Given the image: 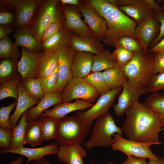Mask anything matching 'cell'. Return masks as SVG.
<instances>
[{
  "mask_svg": "<svg viewBox=\"0 0 164 164\" xmlns=\"http://www.w3.org/2000/svg\"><path fill=\"white\" fill-rule=\"evenodd\" d=\"M19 97L16 108L13 113L9 116L12 127L15 126L20 117L27 110L40 101L31 97L23 87L22 82L19 84Z\"/></svg>",
  "mask_w": 164,
  "mask_h": 164,
  "instance_id": "cell-22",
  "label": "cell"
},
{
  "mask_svg": "<svg viewBox=\"0 0 164 164\" xmlns=\"http://www.w3.org/2000/svg\"><path fill=\"white\" fill-rule=\"evenodd\" d=\"M122 87L118 102L113 106L114 114L118 117H121L135 102L138 101L141 95L149 93L148 88L136 86L128 81L122 85Z\"/></svg>",
  "mask_w": 164,
  "mask_h": 164,
  "instance_id": "cell-9",
  "label": "cell"
},
{
  "mask_svg": "<svg viewBox=\"0 0 164 164\" xmlns=\"http://www.w3.org/2000/svg\"><path fill=\"white\" fill-rule=\"evenodd\" d=\"M60 22L52 23L46 28L43 32L41 39L43 42L51 38L57 33L62 27Z\"/></svg>",
  "mask_w": 164,
  "mask_h": 164,
  "instance_id": "cell-46",
  "label": "cell"
},
{
  "mask_svg": "<svg viewBox=\"0 0 164 164\" xmlns=\"http://www.w3.org/2000/svg\"><path fill=\"white\" fill-rule=\"evenodd\" d=\"M154 53L143 51L135 52L129 62L120 67L130 83L148 88L152 76Z\"/></svg>",
  "mask_w": 164,
  "mask_h": 164,
  "instance_id": "cell-3",
  "label": "cell"
},
{
  "mask_svg": "<svg viewBox=\"0 0 164 164\" xmlns=\"http://www.w3.org/2000/svg\"><path fill=\"white\" fill-rule=\"evenodd\" d=\"M49 76L38 78L45 94L56 93V85L58 80V68Z\"/></svg>",
  "mask_w": 164,
  "mask_h": 164,
  "instance_id": "cell-39",
  "label": "cell"
},
{
  "mask_svg": "<svg viewBox=\"0 0 164 164\" xmlns=\"http://www.w3.org/2000/svg\"><path fill=\"white\" fill-rule=\"evenodd\" d=\"M13 15L9 12H1L0 14V24H7L10 23L13 19Z\"/></svg>",
  "mask_w": 164,
  "mask_h": 164,
  "instance_id": "cell-49",
  "label": "cell"
},
{
  "mask_svg": "<svg viewBox=\"0 0 164 164\" xmlns=\"http://www.w3.org/2000/svg\"><path fill=\"white\" fill-rule=\"evenodd\" d=\"M63 103L60 94L55 93L45 94L37 105L27 111L26 120L27 122L38 119V118L49 108Z\"/></svg>",
  "mask_w": 164,
  "mask_h": 164,
  "instance_id": "cell-23",
  "label": "cell"
},
{
  "mask_svg": "<svg viewBox=\"0 0 164 164\" xmlns=\"http://www.w3.org/2000/svg\"><path fill=\"white\" fill-rule=\"evenodd\" d=\"M115 48L121 47L134 53L143 51L142 47L136 38L124 36L120 38L115 46Z\"/></svg>",
  "mask_w": 164,
  "mask_h": 164,
  "instance_id": "cell-40",
  "label": "cell"
},
{
  "mask_svg": "<svg viewBox=\"0 0 164 164\" xmlns=\"http://www.w3.org/2000/svg\"><path fill=\"white\" fill-rule=\"evenodd\" d=\"M118 8L132 19L137 25L141 23L150 13L151 9L147 0H133L131 3Z\"/></svg>",
  "mask_w": 164,
  "mask_h": 164,
  "instance_id": "cell-20",
  "label": "cell"
},
{
  "mask_svg": "<svg viewBox=\"0 0 164 164\" xmlns=\"http://www.w3.org/2000/svg\"><path fill=\"white\" fill-rule=\"evenodd\" d=\"M148 53H156L164 52V38L148 50Z\"/></svg>",
  "mask_w": 164,
  "mask_h": 164,
  "instance_id": "cell-50",
  "label": "cell"
},
{
  "mask_svg": "<svg viewBox=\"0 0 164 164\" xmlns=\"http://www.w3.org/2000/svg\"><path fill=\"white\" fill-rule=\"evenodd\" d=\"M91 126L77 115L65 117L59 120L54 139L60 146L81 145L88 135Z\"/></svg>",
  "mask_w": 164,
  "mask_h": 164,
  "instance_id": "cell-4",
  "label": "cell"
},
{
  "mask_svg": "<svg viewBox=\"0 0 164 164\" xmlns=\"http://www.w3.org/2000/svg\"><path fill=\"white\" fill-rule=\"evenodd\" d=\"M17 101H15L10 105L5 107L2 106L0 108V126L5 129H10L12 127L9 121L10 114L16 105Z\"/></svg>",
  "mask_w": 164,
  "mask_h": 164,
  "instance_id": "cell-42",
  "label": "cell"
},
{
  "mask_svg": "<svg viewBox=\"0 0 164 164\" xmlns=\"http://www.w3.org/2000/svg\"><path fill=\"white\" fill-rule=\"evenodd\" d=\"M149 92L164 91V72L154 74L152 77L148 87Z\"/></svg>",
  "mask_w": 164,
  "mask_h": 164,
  "instance_id": "cell-43",
  "label": "cell"
},
{
  "mask_svg": "<svg viewBox=\"0 0 164 164\" xmlns=\"http://www.w3.org/2000/svg\"><path fill=\"white\" fill-rule=\"evenodd\" d=\"M23 160V158L22 156H19L17 159L12 161L9 164H22Z\"/></svg>",
  "mask_w": 164,
  "mask_h": 164,
  "instance_id": "cell-56",
  "label": "cell"
},
{
  "mask_svg": "<svg viewBox=\"0 0 164 164\" xmlns=\"http://www.w3.org/2000/svg\"><path fill=\"white\" fill-rule=\"evenodd\" d=\"M62 4L70 5L74 6H79L81 3V2L78 0H61Z\"/></svg>",
  "mask_w": 164,
  "mask_h": 164,
  "instance_id": "cell-53",
  "label": "cell"
},
{
  "mask_svg": "<svg viewBox=\"0 0 164 164\" xmlns=\"http://www.w3.org/2000/svg\"><path fill=\"white\" fill-rule=\"evenodd\" d=\"M43 141L40 124L36 119L28 122L25 136V144H29L34 147L41 144Z\"/></svg>",
  "mask_w": 164,
  "mask_h": 164,
  "instance_id": "cell-31",
  "label": "cell"
},
{
  "mask_svg": "<svg viewBox=\"0 0 164 164\" xmlns=\"http://www.w3.org/2000/svg\"><path fill=\"white\" fill-rule=\"evenodd\" d=\"M84 79L96 90L100 96L111 90L105 81L102 72H92Z\"/></svg>",
  "mask_w": 164,
  "mask_h": 164,
  "instance_id": "cell-36",
  "label": "cell"
},
{
  "mask_svg": "<svg viewBox=\"0 0 164 164\" xmlns=\"http://www.w3.org/2000/svg\"><path fill=\"white\" fill-rule=\"evenodd\" d=\"M38 120L41 125L43 141L54 139L58 132L59 120L48 116L41 117Z\"/></svg>",
  "mask_w": 164,
  "mask_h": 164,
  "instance_id": "cell-33",
  "label": "cell"
},
{
  "mask_svg": "<svg viewBox=\"0 0 164 164\" xmlns=\"http://www.w3.org/2000/svg\"><path fill=\"white\" fill-rule=\"evenodd\" d=\"M154 16L160 23V27L159 34L155 39L150 45L152 47L157 44L164 37V11L155 12Z\"/></svg>",
  "mask_w": 164,
  "mask_h": 164,
  "instance_id": "cell-47",
  "label": "cell"
},
{
  "mask_svg": "<svg viewBox=\"0 0 164 164\" xmlns=\"http://www.w3.org/2000/svg\"><path fill=\"white\" fill-rule=\"evenodd\" d=\"M12 136L11 128L5 129L0 128V147L5 150L10 149V143Z\"/></svg>",
  "mask_w": 164,
  "mask_h": 164,
  "instance_id": "cell-44",
  "label": "cell"
},
{
  "mask_svg": "<svg viewBox=\"0 0 164 164\" xmlns=\"http://www.w3.org/2000/svg\"><path fill=\"white\" fill-rule=\"evenodd\" d=\"M59 22L60 16L56 2L50 1L44 6L35 25V32L37 39H41L45 29L52 23Z\"/></svg>",
  "mask_w": 164,
  "mask_h": 164,
  "instance_id": "cell-14",
  "label": "cell"
},
{
  "mask_svg": "<svg viewBox=\"0 0 164 164\" xmlns=\"http://www.w3.org/2000/svg\"><path fill=\"white\" fill-rule=\"evenodd\" d=\"M122 130L129 139L142 142L161 143L159 133L161 119L156 114L138 101L125 112Z\"/></svg>",
  "mask_w": 164,
  "mask_h": 164,
  "instance_id": "cell-1",
  "label": "cell"
},
{
  "mask_svg": "<svg viewBox=\"0 0 164 164\" xmlns=\"http://www.w3.org/2000/svg\"><path fill=\"white\" fill-rule=\"evenodd\" d=\"M27 111L22 115L18 124L12 128V136L10 143L11 149H19L24 147L25 133L28 124L26 120Z\"/></svg>",
  "mask_w": 164,
  "mask_h": 164,
  "instance_id": "cell-32",
  "label": "cell"
},
{
  "mask_svg": "<svg viewBox=\"0 0 164 164\" xmlns=\"http://www.w3.org/2000/svg\"><path fill=\"white\" fill-rule=\"evenodd\" d=\"M105 81L110 90L122 85L128 81V78L117 65L102 72Z\"/></svg>",
  "mask_w": 164,
  "mask_h": 164,
  "instance_id": "cell-27",
  "label": "cell"
},
{
  "mask_svg": "<svg viewBox=\"0 0 164 164\" xmlns=\"http://www.w3.org/2000/svg\"><path fill=\"white\" fill-rule=\"evenodd\" d=\"M148 164H164V158L159 157L157 159H149Z\"/></svg>",
  "mask_w": 164,
  "mask_h": 164,
  "instance_id": "cell-54",
  "label": "cell"
},
{
  "mask_svg": "<svg viewBox=\"0 0 164 164\" xmlns=\"http://www.w3.org/2000/svg\"><path fill=\"white\" fill-rule=\"evenodd\" d=\"M154 53L153 71L156 74L164 72V52Z\"/></svg>",
  "mask_w": 164,
  "mask_h": 164,
  "instance_id": "cell-45",
  "label": "cell"
},
{
  "mask_svg": "<svg viewBox=\"0 0 164 164\" xmlns=\"http://www.w3.org/2000/svg\"><path fill=\"white\" fill-rule=\"evenodd\" d=\"M15 6L16 12L17 23L21 26L27 24L32 19L36 5L33 0L9 1Z\"/></svg>",
  "mask_w": 164,
  "mask_h": 164,
  "instance_id": "cell-25",
  "label": "cell"
},
{
  "mask_svg": "<svg viewBox=\"0 0 164 164\" xmlns=\"http://www.w3.org/2000/svg\"><path fill=\"white\" fill-rule=\"evenodd\" d=\"M15 43L32 52H36L41 47V44L37 39L34 37L30 33L24 29H18L13 34Z\"/></svg>",
  "mask_w": 164,
  "mask_h": 164,
  "instance_id": "cell-28",
  "label": "cell"
},
{
  "mask_svg": "<svg viewBox=\"0 0 164 164\" xmlns=\"http://www.w3.org/2000/svg\"><path fill=\"white\" fill-rule=\"evenodd\" d=\"M143 104L159 117L162 128H164V94L158 91L152 92L145 99Z\"/></svg>",
  "mask_w": 164,
  "mask_h": 164,
  "instance_id": "cell-30",
  "label": "cell"
},
{
  "mask_svg": "<svg viewBox=\"0 0 164 164\" xmlns=\"http://www.w3.org/2000/svg\"><path fill=\"white\" fill-rule=\"evenodd\" d=\"M58 50L46 51L41 55L37 66L38 78L49 76L55 70L58 65Z\"/></svg>",
  "mask_w": 164,
  "mask_h": 164,
  "instance_id": "cell-24",
  "label": "cell"
},
{
  "mask_svg": "<svg viewBox=\"0 0 164 164\" xmlns=\"http://www.w3.org/2000/svg\"><path fill=\"white\" fill-rule=\"evenodd\" d=\"M0 56L4 59L15 60L21 57L17 46L8 36L0 39Z\"/></svg>",
  "mask_w": 164,
  "mask_h": 164,
  "instance_id": "cell-35",
  "label": "cell"
},
{
  "mask_svg": "<svg viewBox=\"0 0 164 164\" xmlns=\"http://www.w3.org/2000/svg\"><path fill=\"white\" fill-rule=\"evenodd\" d=\"M154 11L150 13L140 24L137 25L135 36L141 44L145 53H148V47L158 37L160 23L154 16Z\"/></svg>",
  "mask_w": 164,
  "mask_h": 164,
  "instance_id": "cell-10",
  "label": "cell"
},
{
  "mask_svg": "<svg viewBox=\"0 0 164 164\" xmlns=\"http://www.w3.org/2000/svg\"><path fill=\"white\" fill-rule=\"evenodd\" d=\"M127 159L121 164H148L145 159L136 157L133 156H127Z\"/></svg>",
  "mask_w": 164,
  "mask_h": 164,
  "instance_id": "cell-48",
  "label": "cell"
},
{
  "mask_svg": "<svg viewBox=\"0 0 164 164\" xmlns=\"http://www.w3.org/2000/svg\"><path fill=\"white\" fill-rule=\"evenodd\" d=\"M57 155L59 160L65 164H84L83 158L87 152L81 145L77 144L60 146Z\"/></svg>",
  "mask_w": 164,
  "mask_h": 164,
  "instance_id": "cell-21",
  "label": "cell"
},
{
  "mask_svg": "<svg viewBox=\"0 0 164 164\" xmlns=\"http://www.w3.org/2000/svg\"><path fill=\"white\" fill-rule=\"evenodd\" d=\"M26 91L33 98L40 101L45 94L38 78H29L22 82Z\"/></svg>",
  "mask_w": 164,
  "mask_h": 164,
  "instance_id": "cell-37",
  "label": "cell"
},
{
  "mask_svg": "<svg viewBox=\"0 0 164 164\" xmlns=\"http://www.w3.org/2000/svg\"><path fill=\"white\" fill-rule=\"evenodd\" d=\"M92 6L106 22L107 28L102 41L106 45L115 46L124 36L135 38L137 24L108 0H90Z\"/></svg>",
  "mask_w": 164,
  "mask_h": 164,
  "instance_id": "cell-2",
  "label": "cell"
},
{
  "mask_svg": "<svg viewBox=\"0 0 164 164\" xmlns=\"http://www.w3.org/2000/svg\"><path fill=\"white\" fill-rule=\"evenodd\" d=\"M94 105V104L81 100L72 102H63L56 105L50 109L46 110L39 117L48 116L60 120L70 112L90 108Z\"/></svg>",
  "mask_w": 164,
  "mask_h": 164,
  "instance_id": "cell-16",
  "label": "cell"
},
{
  "mask_svg": "<svg viewBox=\"0 0 164 164\" xmlns=\"http://www.w3.org/2000/svg\"><path fill=\"white\" fill-rule=\"evenodd\" d=\"M101 164H115L112 162H108L102 163H101Z\"/></svg>",
  "mask_w": 164,
  "mask_h": 164,
  "instance_id": "cell-57",
  "label": "cell"
},
{
  "mask_svg": "<svg viewBox=\"0 0 164 164\" xmlns=\"http://www.w3.org/2000/svg\"><path fill=\"white\" fill-rule=\"evenodd\" d=\"M114 141L111 145L113 151L121 152L127 156L146 159H157L159 157L152 151L150 146L158 145L153 142H142L125 139L120 134L115 133L113 135Z\"/></svg>",
  "mask_w": 164,
  "mask_h": 164,
  "instance_id": "cell-6",
  "label": "cell"
},
{
  "mask_svg": "<svg viewBox=\"0 0 164 164\" xmlns=\"http://www.w3.org/2000/svg\"><path fill=\"white\" fill-rule=\"evenodd\" d=\"M100 41L94 36L81 37L72 33L70 45L74 51L90 52L95 55L105 50Z\"/></svg>",
  "mask_w": 164,
  "mask_h": 164,
  "instance_id": "cell-19",
  "label": "cell"
},
{
  "mask_svg": "<svg viewBox=\"0 0 164 164\" xmlns=\"http://www.w3.org/2000/svg\"><path fill=\"white\" fill-rule=\"evenodd\" d=\"M72 33L70 30L62 27L55 35L43 42L45 51L56 50L70 45Z\"/></svg>",
  "mask_w": 164,
  "mask_h": 164,
  "instance_id": "cell-26",
  "label": "cell"
},
{
  "mask_svg": "<svg viewBox=\"0 0 164 164\" xmlns=\"http://www.w3.org/2000/svg\"><path fill=\"white\" fill-rule=\"evenodd\" d=\"M21 77L18 75L0 84V100L12 97L17 101L19 97L18 86Z\"/></svg>",
  "mask_w": 164,
  "mask_h": 164,
  "instance_id": "cell-34",
  "label": "cell"
},
{
  "mask_svg": "<svg viewBox=\"0 0 164 164\" xmlns=\"http://www.w3.org/2000/svg\"><path fill=\"white\" fill-rule=\"evenodd\" d=\"M77 8L84 16L85 22L87 24L94 36L101 41L107 28L105 20L89 1L81 3Z\"/></svg>",
  "mask_w": 164,
  "mask_h": 164,
  "instance_id": "cell-12",
  "label": "cell"
},
{
  "mask_svg": "<svg viewBox=\"0 0 164 164\" xmlns=\"http://www.w3.org/2000/svg\"><path fill=\"white\" fill-rule=\"evenodd\" d=\"M161 6L164 11V2H162L161 3Z\"/></svg>",
  "mask_w": 164,
  "mask_h": 164,
  "instance_id": "cell-58",
  "label": "cell"
},
{
  "mask_svg": "<svg viewBox=\"0 0 164 164\" xmlns=\"http://www.w3.org/2000/svg\"><path fill=\"white\" fill-rule=\"evenodd\" d=\"M58 144L53 143L48 145L38 148H28L24 147L16 149L5 150L2 149L0 153L3 154L9 153L19 154L26 157V163L32 160H35L50 154H57L59 148Z\"/></svg>",
  "mask_w": 164,
  "mask_h": 164,
  "instance_id": "cell-18",
  "label": "cell"
},
{
  "mask_svg": "<svg viewBox=\"0 0 164 164\" xmlns=\"http://www.w3.org/2000/svg\"><path fill=\"white\" fill-rule=\"evenodd\" d=\"M94 54L74 51L71 67L73 77L84 79L91 72Z\"/></svg>",
  "mask_w": 164,
  "mask_h": 164,
  "instance_id": "cell-17",
  "label": "cell"
},
{
  "mask_svg": "<svg viewBox=\"0 0 164 164\" xmlns=\"http://www.w3.org/2000/svg\"><path fill=\"white\" fill-rule=\"evenodd\" d=\"M21 59L17 63L18 71L21 75L22 82L29 78H38L37 68L41 54L30 51L22 47Z\"/></svg>",
  "mask_w": 164,
  "mask_h": 164,
  "instance_id": "cell-13",
  "label": "cell"
},
{
  "mask_svg": "<svg viewBox=\"0 0 164 164\" xmlns=\"http://www.w3.org/2000/svg\"><path fill=\"white\" fill-rule=\"evenodd\" d=\"M31 164H54L51 163L43 157L34 160V162Z\"/></svg>",
  "mask_w": 164,
  "mask_h": 164,
  "instance_id": "cell-55",
  "label": "cell"
},
{
  "mask_svg": "<svg viewBox=\"0 0 164 164\" xmlns=\"http://www.w3.org/2000/svg\"><path fill=\"white\" fill-rule=\"evenodd\" d=\"M13 59H4L0 64V84L18 75L17 74L18 67H16Z\"/></svg>",
  "mask_w": 164,
  "mask_h": 164,
  "instance_id": "cell-38",
  "label": "cell"
},
{
  "mask_svg": "<svg viewBox=\"0 0 164 164\" xmlns=\"http://www.w3.org/2000/svg\"><path fill=\"white\" fill-rule=\"evenodd\" d=\"M122 87H119L110 90L100 96L95 104L87 111L77 112L82 120L91 125L93 121L99 116L107 113L112 105L116 95Z\"/></svg>",
  "mask_w": 164,
  "mask_h": 164,
  "instance_id": "cell-8",
  "label": "cell"
},
{
  "mask_svg": "<svg viewBox=\"0 0 164 164\" xmlns=\"http://www.w3.org/2000/svg\"><path fill=\"white\" fill-rule=\"evenodd\" d=\"M117 65L116 60L112 53L109 50L94 55L92 72H101L112 68Z\"/></svg>",
  "mask_w": 164,
  "mask_h": 164,
  "instance_id": "cell-29",
  "label": "cell"
},
{
  "mask_svg": "<svg viewBox=\"0 0 164 164\" xmlns=\"http://www.w3.org/2000/svg\"><path fill=\"white\" fill-rule=\"evenodd\" d=\"M63 102L79 99L94 102L100 96L96 90L84 79L73 77L67 83L60 94Z\"/></svg>",
  "mask_w": 164,
  "mask_h": 164,
  "instance_id": "cell-7",
  "label": "cell"
},
{
  "mask_svg": "<svg viewBox=\"0 0 164 164\" xmlns=\"http://www.w3.org/2000/svg\"><path fill=\"white\" fill-rule=\"evenodd\" d=\"M79 11L75 6H66L64 8L65 17L64 28L72 31L81 36H94L89 27L81 18Z\"/></svg>",
  "mask_w": 164,
  "mask_h": 164,
  "instance_id": "cell-15",
  "label": "cell"
},
{
  "mask_svg": "<svg viewBox=\"0 0 164 164\" xmlns=\"http://www.w3.org/2000/svg\"><path fill=\"white\" fill-rule=\"evenodd\" d=\"M13 32L12 30L10 28L1 26L0 27V39H1L7 37L10 33Z\"/></svg>",
  "mask_w": 164,
  "mask_h": 164,
  "instance_id": "cell-51",
  "label": "cell"
},
{
  "mask_svg": "<svg viewBox=\"0 0 164 164\" xmlns=\"http://www.w3.org/2000/svg\"><path fill=\"white\" fill-rule=\"evenodd\" d=\"M74 51L70 45L59 49L56 93L60 94L67 83L73 77L71 67Z\"/></svg>",
  "mask_w": 164,
  "mask_h": 164,
  "instance_id": "cell-11",
  "label": "cell"
},
{
  "mask_svg": "<svg viewBox=\"0 0 164 164\" xmlns=\"http://www.w3.org/2000/svg\"><path fill=\"white\" fill-rule=\"evenodd\" d=\"M96 119L90 138L84 144L87 149L90 150L95 147L108 148L114 141V134L118 133L123 136L121 128L116 124L112 116L109 113Z\"/></svg>",
  "mask_w": 164,
  "mask_h": 164,
  "instance_id": "cell-5",
  "label": "cell"
},
{
  "mask_svg": "<svg viewBox=\"0 0 164 164\" xmlns=\"http://www.w3.org/2000/svg\"><path fill=\"white\" fill-rule=\"evenodd\" d=\"M134 53L121 47L115 48L112 53L117 65L121 67L127 64L132 59Z\"/></svg>",
  "mask_w": 164,
  "mask_h": 164,
  "instance_id": "cell-41",
  "label": "cell"
},
{
  "mask_svg": "<svg viewBox=\"0 0 164 164\" xmlns=\"http://www.w3.org/2000/svg\"><path fill=\"white\" fill-rule=\"evenodd\" d=\"M151 9L155 12H163L161 6L156 2L154 0H147Z\"/></svg>",
  "mask_w": 164,
  "mask_h": 164,
  "instance_id": "cell-52",
  "label": "cell"
}]
</instances>
